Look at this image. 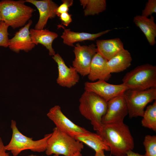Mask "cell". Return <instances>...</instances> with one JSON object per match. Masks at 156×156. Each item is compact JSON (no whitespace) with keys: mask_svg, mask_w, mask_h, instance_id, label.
Masks as SVG:
<instances>
[{"mask_svg":"<svg viewBox=\"0 0 156 156\" xmlns=\"http://www.w3.org/2000/svg\"><path fill=\"white\" fill-rule=\"evenodd\" d=\"M38 156V155H28V156Z\"/></svg>","mask_w":156,"mask_h":156,"instance_id":"obj_33","label":"cell"},{"mask_svg":"<svg viewBox=\"0 0 156 156\" xmlns=\"http://www.w3.org/2000/svg\"><path fill=\"white\" fill-rule=\"evenodd\" d=\"M127 156H145L144 155H142L138 153H135L130 150L128 151L126 154Z\"/></svg>","mask_w":156,"mask_h":156,"instance_id":"obj_30","label":"cell"},{"mask_svg":"<svg viewBox=\"0 0 156 156\" xmlns=\"http://www.w3.org/2000/svg\"><path fill=\"white\" fill-rule=\"evenodd\" d=\"M146 151L145 156H156V136L147 135L143 142Z\"/></svg>","mask_w":156,"mask_h":156,"instance_id":"obj_24","label":"cell"},{"mask_svg":"<svg viewBox=\"0 0 156 156\" xmlns=\"http://www.w3.org/2000/svg\"><path fill=\"white\" fill-rule=\"evenodd\" d=\"M10 127L12 136L8 144L5 146V148L10 151L13 156H17L22 151L27 150L39 153L45 151L47 140L51 133L45 135L41 139L34 140L32 138L24 135L19 131L15 120H12Z\"/></svg>","mask_w":156,"mask_h":156,"instance_id":"obj_6","label":"cell"},{"mask_svg":"<svg viewBox=\"0 0 156 156\" xmlns=\"http://www.w3.org/2000/svg\"><path fill=\"white\" fill-rule=\"evenodd\" d=\"M30 34L34 44L37 45L41 44L49 51V55L53 56L55 54L53 48L52 44L53 40L58 36V34L47 29L37 30L31 29L29 30Z\"/></svg>","mask_w":156,"mask_h":156,"instance_id":"obj_17","label":"cell"},{"mask_svg":"<svg viewBox=\"0 0 156 156\" xmlns=\"http://www.w3.org/2000/svg\"><path fill=\"white\" fill-rule=\"evenodd\" d=\"M122 81L128 89L143 90L156 88V66L149 64L138 66L127 73Z\"/></svg>","mask_w":156,"mask_h":156,"instance_id":"obj_5","label":"cell"},{"mask_svg":"<svg viewBox=\"0 0 156 156\" xmlns=\"http://www.w3.org/2000/svg\"><path fill=\"white\" fill-rule=\"evenodd\" d=\"M111 31V29H107L97 33L91 34L75 32L71 31L70 29H65L61 37L65 44L69 46L73 47V44L76 42L87 40L94 41L97 38Z\"/></svg>","mask_w":156,"mask_h":156,"instance_id":"obj_19","label":"cell"},{"mask_svg":"<svg viewBox=\"0 0 156 156\" xmlns=\"http://www.w3.org/2000/svg\"><path fill=\"white\" fill-rule=\"evenodd\" d=\"M83 147V143L55 127L47 140L45 152L48 156L54 154L71 156L81 152Z\"/></svg>","mask_w":156,"mask_h":156,"instance_id":"obj_4","label":"cell"},{"mask_svg":"<svg viewBox=\"0 0 156 156\" xmlns=\"http://www.w3.org/2000/svg\"><path fill=\"white\" fill-rule=\"evenodd\" d=\"M80 114L90 120L94 129L97 131L102 125L101 119L107 109V102L92 92L85 91L79 99Z\"/></svg>","mask_w":156,"mask_h":156,"instance_id":"obj_3","label":"cell"},{"mask_svg":"<svg viewBox=\"0 0 156 156\" xmlns=\"http://www.w3.org/2000/svg\"><path fill=\"white\" fill-rule=\"evenodd\" d=\"M2 21V19H1V14H0V22Z\"/></svg>","mask_w":156,"mask_h":156,"instance_id":"obj_34","label":"cell"},{"mask_svg":"<svg viewBox=\"0 0 156 156\" xmlns=\"http://www.w3.org/2000/svg\"><path fill=\"white\" fill-rule=\"evenodd\" d=\"M132 58L129 51L124 49L107 61L111 73H117L126 69L131 65Z\"/></svg>","mask_w":156,"mask_h":156,"instance_id":"obj_20","label":"cell"},{"mask_svg":"<svg viewBox=\"0 0 156 156\" xmlns=\"http://www.w3.org/2000/svg\"><path fill=\"white\" fill-rule=\"evenodd\" d=\"M25 1L3 0L0 1L2 21L13 29L24 26L32 16L34 10L26 5Z\"/></svg>","mask_w":156,"mask_h":156,"instance_id":"obj_2","label":"cell"},{"mask_svg":"<svg viewBox=\"0 0 156 156\" xmlns=\"http://www.w3.org/2000/svg\"><path fill=\"white\" fill-rule=\"evenodd\" d=\"M73 52L75 58L73 61V67L81 76L88 75L92 59L97 52L96 45L92 44L81 45L77 43L74 47Z\"/></svg>","mask_w":156,"mask_h":156,"instance_id":"obj_8","label":"cell"},{"mask_svg":"<svg viewBox=\"0 0 156 156\" xmlns=\"http://www.w3.org/2000/svg\"><path fill=\"white\" fill-rule=\"evenodd\" d=\"M25 2L34 5L39 11V17L35 26V29H43L48 20L54 18L56 16V11L58 5L52 0H26Z\"/></svg>","mask_w":156,"mask_h":156,"instance_id":"obj_14","label":"cell"},{"mask_svg":"<svg viewBox=\"0 0 156 156\" xmlns=\"http://www.w3.org/2000/svg\"><path fill=\"white\" fill-rule=\"evenodd\" d=\"M9 27L3 21L0 22V46L6 48L8 47Z\"/></svg>","mask_w":156,"mask_h":156,"instance_id":"obj_25","label":"cell"},{"mask_svg":"<svg viewBox=\"0 0 156 156\" xmlns=\"http://www.w3.org/2000/svg\"><path fill=\"white\" fill-rule=\"evenodd\" d=\"M32 23L30 19L27 23L20 29L14 36L8 40V47L15 53L23 51L28 52L34 48L36 45L33 42L30 36L29 28Z\"/></svg>","mask_w":156,"mask_h":156,"instance_id":"obj_13","label":"cell"},{"mask_svg":"<svg viewBox=\"0 0 156 156\" xmlns=\"http://www.w3.org/2000/svg\"><path fill=\"white\" fill-rule=\"evenodd\" d=\"M47 116L54 122L55 127L73 137L89 131L68 119L63 113L59 105H56L51 108L47 114Z\"/></svg>","mask_w":156,"mask_h":156,"instance_id":"obj_10","label":"cell"},{"mask_svg":"<svg viewBox=\"0 0 156 156\" xmlns=\"http://www.w3.org/2000/svg\"><path fill=\"white\" fill-rule=\"evenodd\" d=\"M97 52L107 61L124 49L123 44L119 38L96 40Z\"/></svg>","mask_w":156,"mask_h":156,"instance_id":"obj_16","label":"cell"},{"mask_svg":"<svg viewBox=\"0 0 156 156\" xmlns=\"http://www.w3.org/2000/svg\"><path fill=\"white\" fill-rule=\"evenodd\" d=\"M85 16L98 14L106 9L105 0H80Z\"/></svg>","mask_w":156,"mask_h":156,"instance_id":"obj_22","label":"cell"},{"mask_svg":"<svg viewBox=\"0 0 156 156\" xmlns=\"http://www.w3.org/2000/svg\"><path fill=\"white\" fill-rule=\"evenodd\" d=\"M107 60L97 52L91 61L88 79L92 81L96 80L107 81L111 76Z\"/></svg>","mask_w":156,"mask_h":156,"instance_id":"obj_15","label":"cell"},{"mask_svg":"<svg viewBox=\"0 0 156 156\" xmlns=\"http://www.w3.org/2000/svg\"><path fill=\"white\" fill-rule=\"evenodd\" d=\"M123 95L127 103L129 118L142 117L147 105L156 99V88L143 90L128 89Z\"/></svg>","mask_w":156,"mask_h":156,"instance_id":"obj_7","label":"cell"},{"mask_svg":"<svg viewBox=\"0 0 156 156\" xmlns=\"http://www.w3.org/2000/svg\"><path fill=\"white\" fill-rule=\"evenodd\" d=\"M62 3L58 6L56 11V15L58 16L61 14L67 12L68 11L69 7L73 4V0H62Z\"/></svg>","mask_w":156,"mask_h":156,"instance_id":"obj_27","label":"cell"},{"mask_svg":"<svg viewBox=\"0 0 156 156\" xmlns=\"http://www.w3.org/2000/svg\"><path fill=\"white\" fill-rule=\"evenodd\" d=\"M133 21L144 34L149 44L154 45L156 42V24L154 17L152 15L148 18L138 15L134 17Z\"/></svg>","mask_w":156,"mask_h":156,"instance_id":"obj_18","label":"cell"},{"mask_svg":"<svg viewBox=\"0 0 156 156\" xmlns=\"http://www.w3.org/2000/svg\"><path fill=\"white\" fill-rule=\"evenodd\" d=\"M128 114L127 103L123 95L115 97L107 102V109L101 119L102 124L123 122Z\"/></svg>","mask_w":156,"mask_h":156,"instance_id":"obj_11","label":"cell"},{"mask_svg":"<svg viewBox=\"0 0 156 156\" xmlns=\"http://www.w3.org/2000/svg\"><path fill=\"white\" fill-rule=\"evenodd\" d=\"M71 16V14L67 12L61 14L59 17L60 18L62 24L67 26L72 21Z\"/></svg>","mask_w":156,"mask_h":156,"instance_id":"obj_28","label":"cell"},{"mask_svg":"<svg viewBox=\"0 0 156 156\" xmlns=\"http://www.w3.org/2000/svg\"><path fill=\"white\" fill-rule=\"evenodd\" d=\"M97 133L109 147L113 155H126L134 148L133 139L129 127L123 122L102 124Z\"/></svg>","mask_w":156,"mask_h":156,"instance_id":"obj_1","label":"cell"},{"mask_svg":"<svg viewBox=\"0 0 156 156\" xmlns=\"http://www.w3.org/2000/svg\"><path fill=\"white\" fill-rule=\"evenodd\" d=\"M141 120L142 125L145 127L156 131V101L148 106Z\"/></svg>","mask_w":156,"mask_h":156,"instance_id":"obj_23","label":"cell"},{"mask_svg":"<svg viewBox=\"0 0 156 156\" xmlns=\"http://www.w3.org/2000/svg\"><path fill=\"white\" fill-rule=\"evenodd\" d=\"M127 90V88L122 83L112 84L102 80L95 82L87 81L84 83L85 91L93 92L107 102L115 97L123 95Z\"/></svg>","mask_w":156,"mask_h":156,"instance_id":"obj_9","label":"cell"},{"mask_svg":"<svg viewBox=\"0 0 156 156\" xmlns=\"http://www.w3.org/2000/svg\"><path fill=\"white\" fill-rule=\"evenodd\" d=\"M104 150H101L95 152L94 156H107L104 154ZM122 156H127L126 155Z\"/></svg>","mask_w":156,"mask_h":156,"instance_id":"obj_31","label":"cell"},{"mask_svg":"<svg viewBox=\"0 0 156 156\" xmlns=\"http://www.w3.org/2000/svg\"><path fill=\"white\" fill-rule=\"evenodd\" d=\"M57 65L58 75L56 81L60 86L70 88L77 84L80 77L78 72L73 67L67 66L61 56L58 53L52 56Z\"/></svg>","mask_w":156,"mask_h":156,"instance_id":"obj_12","label":"cell"},{"mask_svg":"<svg viewBox=\"0 0 156 156\" xmlns=\"http://www.w3.org/2000/svg\"><path fill=\"white\" fill-rule=\"evenodd\" d=\"M5 146L4 145L2 139L0 137V156H12L6 152Z\"/></svg>","mask_w":156,"mask_h":156,"instance_id":"obj_29","label":"cell"},{"mask_svg":"<svg viewBox=\"0 0 156 156\" xmlns=\"http://www.w3.org/2000/svg\"><path fill=\"white\" fill-rule=\"evenodd\" d=\"M156 13V0H148L142 10V16L148 17Z\"/></svg>","mask_w":156,"mask_h":156,"instance_id":"obj_26","label":"cell"},{"mask_svg":"<svg viewBox=\"0 0 156 156\" xmlns=\"http://www.w3.org/2000/svg\"><path fill=\"white\" fill-rule=\"evenodd\" d=\"M74 138L76 140L84 143L95 151L101 150L110 151L109 147L103 141L101 137L97 133L88 132L75 135Z\"/></svg>","mask_w":156,"mask_h":156,"instance_id":"obj_21","label":"cell"},{"mask_svg":"<svg viewBox=\"0 0 156 156\" xmlns=\"http://www.w3.org/2000/svg\"><path fill=\"white\" fill-rule=\"evenodd\" d=\"M53 156H60V155H54ZM71 156H82V155L81 153V152H80V153H76V154Z\"/></svg>","mask_w":156,"mask_h":156,"instance_id":"obj_32","label":"cell"}]
</instances>
